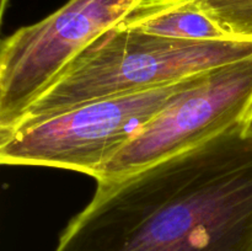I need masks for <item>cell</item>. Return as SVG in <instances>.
Masks as SVG:
<instances>
[{
	"instance_id": "cell-1",
	"label": "cell",
	"mask_w": 252,
	"mask_h": 251,
	"mask_svg": "<svg viewBox=\"0 0 252 251\" xmlns=\"http://www.w3.org/2000/svg\"><path fill=\"white\" fill-rule=\"evenodd\" d=\"M54 251H252V135L235 126L97 182Z\"/></svg>"
},
{
	"instance_id": "cell-2",
	"label": "cell",
	"mask_w": 252,
	"mask_h": 251,
	"mask_svg": "<svg viewBox=\"0 0 252 251\" xmlns=\"http://www.w3.org/2000/svg\"><path fill=\"white\" fill-rule=\"evenodd\" d=\"M252 56V39L185 41L121 24L81 51L10 128L27 127L71 108L160 88Z\"/></svg>"
},
{
	"instance_id": "cell-3",
	"label": "cell",
	"mask_w": 252,
	"mask_h": 251,
	"mask_svg": "<svg viewBox=\"0 0 252 251\" xmlns=\"http://www.w3.org/2000/svg\"><path fill=\"white\" fill-rule=\"evenodd\" d=\"M203 73L142 93L94 101L32 126L0 132V162L73 170L95 177Z\"/></svg>"
},
{
	"instance_id": "cell-4",
	"label": "cell",
	"mask_w": 252,
	"mask_h": 251,
	"mask_svg": "<svg viewBox=\"0 0 252 251\" xmlns=\"http://www.w3.org/2000/svg\"><path fill=\"white\" fill-rule=\"evenodd\" d=\"M142 1L69 0L46 19L2 39L0 130L11 127L81 51Z\"/></svg>"
},
{
	"instance_id": "cell-5",
	"label": "cell",
	"mask_w": 252,
	"mask_h": 251,
	"mask_svg": "<svg viewBox=\"0 0 252 251\" xmlns=\"http://www.w3.org/2000/svg\"><path fill=\"white\" fill-rule=\"evenodd\" d=\"M252 113V56L204 71L103 165L94 179H122L189 150L239 125Z\"/></svg>"
},
{
	"instance_id": "cell-6",
	"label": "cell",
	"mask_w": 252,
	"mask_h": 251,
	"mask_svg": "<svg viewBox=\"0 0 252 251\" xmlns=\"http://www.w3.org/2000/svg\"><path fill=\"white\" fill-rule=\"evenodd\" d=\"M121 25L144 33L185 41L236 38L206 14L196 0H143Z\"/></svg>"
},
{
	"instance_id": "cell-7",
	"label": "cell",
	"mask_w": 252,
	"mask_h": 251,
	"mask_svg": "<svg viewBox=\"0 0 252 251\" xmlns=\"http://www.w3.org/2000/svg\"><path fill=\"white\" fill-rule=\"evenodd\" d=\"M221 29L236 38L252 39V0H196Z\"/></svg>"
},
{
	"instance_id": "cell-8",
	"label": "cell",
	"mask_w": 252,
	"mask_h": 251,
	"mask_svg": "<svg viewBox=\"0 0 252 251\" xmlns=\"http://www.w3.org/2000/svg\"><path fill=\"white\" fill-rule=\"evenodd\" d=\"M245 132H246V134L252 135V113H251L250 118H249V121L246 122V125H245Z\"/></svg>"
}]
</instances>
